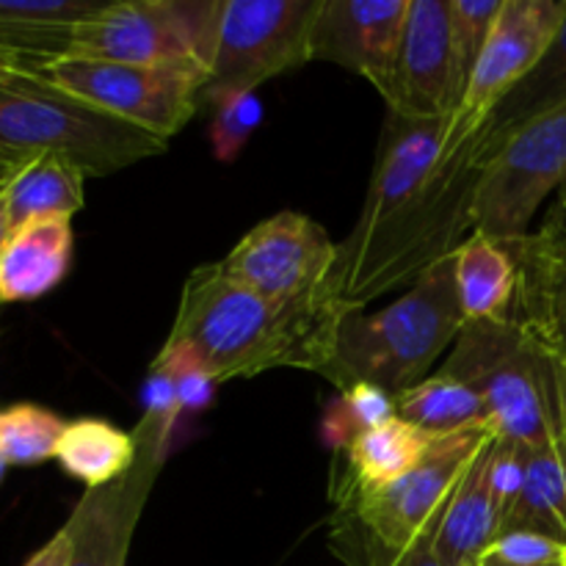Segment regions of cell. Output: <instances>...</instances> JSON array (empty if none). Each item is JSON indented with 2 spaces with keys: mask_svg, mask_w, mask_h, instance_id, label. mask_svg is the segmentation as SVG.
<instances>
[{
  "mask_svg": "<svg viewBox=\"0 0 566 566\" xmlns=\"http://www.w3.org/2000/svg\"><path fill=\"white\" fill-rule=\"evenodd\" d=\"M492 142V119L481 130H462L453 116L412 122L390 114L363 213L337 243L332 296L343 310L415 285L462 247Z\"/></svg>",
  "mask_w": 566,
  "mask_h": 566,
  "instance_id": "cell-1",
  "label": "cell"
},
{
  "mask_svg": "<svg viewBox=\"0 0 566 566\" xmlns=\"http://www.w3.org/2000/svg\"><path fill=\"white\" fill-rule=\"evenodd\" d=\"M346 313L332 298L282 307L227 276L221 263H208L182 285L166 343L188 348L216 385L276 368L321 374Z\"/></svg>",
  "mask_w": 566,
  "mask_h": 566,
  "instance_id": "cell-2",
  "label": "cell"
},
{
  "mask_svg": "<svg viewBox=\"0 0 566 566\" xmlns=\"http://www.w3.org/2000/svg\"><path fill=\"white\" fill-rule=\"evenodd\" d=\"M464 324L451 254L381 313L352 310L343 315L332 357L318 376L340 392L368 381L398 396L426 379L440 354L457 343Z\"/></svg>",
  "mask_w": 566,
  "mask_h": 566,
  "instance_id": "cell-3",
  "label": "cell"
},
{
  "mask_svg": "<svg viewBox=\"0 0 566 566\" xmlns=\"http://www.w3.org/2000/svg\"><path fill=\"white\" fill-rule=\"evenodd\" d=\"M164 138L111 116L25 66L0 72V149L59 155L86 177H108L166 153Z\"/></svg>",
  "mask_w": 566,
  "mask_h": 566,
  "instance_id": "cell-4",
  "label": "cell"
},
{
  "mask_svg": "<svg viewBox=\"0 0 566 566\" xmlns=\"http://www.w3.org/2000/svg\"><path fill=\"white\" fill-rule=\"evenodd\" d=\"M440 374L484 401L497 440L534 451L562 434L558 359L514 318L468 321Z\"/></svg>",
  "mask_w": 566,
  "mask_h": 566,
  "instance_id": "cell-5",
  "label": "cell"
},
{
  "mask_svg": "<svg viewBox=\"0 0 566 566\" xmlns=\"http://www.w3.org/2000/svg\"><path fill=\"white\" fill-rule=\"evenodd\" d=\"M224 0H111L70 33L81 59L142 66H182L210 77Z\"/></svg>",
  "mask_w": 566,
  "mask_h": 566,
  "instance_id": "cell-6",
  "label": "cell"
},
{
  "mask_svg": "<svg viewBox=\"0 0 566 566\" xmlns=\"http://www.w3.org/2000/svg\"><path fill=\"white\" fill-rule=\"evenodd\" d=\"M566 186V103L497 130L479 175L473 232L512 249L531 232L536 210Z\"/></svg>",
  "mask_w": 566,
  "mask_h": 566,
  "instance_id": "cell-7",
  "label": "cell"
},
{
  "mask_svg": "<svg viewBox=\"0 0 566 566\" xmlns=\"http://www.w3.org/2000/svg\"><path fill=\"white\" fill-rule=\"evenodd\" d=\"M25 70L164 142L191 122L208 86L205 72L182 66H142L81 55H64Z\"/></svg>",
  "mask_w": 566,
  "mask_h": 566,
  "instance_id": "cell-8",
  "label": "cell"
},
{
  "mask_svg": "<svg viewBox=\"0 0 566 566\" xmlns=\"http://www.w3.org/2000/svg\"><path fill=\"white\" fill-rule=\"evenodd\" d=\"M324 0H224L219 48L202 99L254 92L260 83L304 66Z\"/></svg>",
  "mask_w": 566,
  "mask_h": 566,
  "instance_id": "cell-9",
  "label": "cell"
},
{
  "mask_svg": "<svg viewBox=\"0 0 566 566\" xmlns=\"http://www.w3.org/2000/svg\"><path fill=\"white\" fill-rule=\"evenodd\" d=\"M492 437L495 434L490 429L437 437L429 457L396 484L359 490L346 475L335 486V497L346 501L381 542L392 547H409L437 534L442 514L451 506L464 475Z\"/></svg>",
  "mask_w": 566,
  "mask_h": 566,
  "instance_id": "cell-10",
  "label": "cell"
},
{
  "mask_svg": "<svg viewBox=\"0 0 566 566\" xmlns=\"http://www.w3.org/2000/svg\"><path fill=\"white\" fill-rule=\"evenodd\" d=\"M221 269L282 307L326 302L337 269V243L310 216L282 210L260 221L230 249Z\"/></svg>",
  "mask_w": 566,
  "mask_h": 566,
  "instance_id": "cell-11",
  "label": "cell"
},
{
  "mask_svg": "<svg viewBox=\"0 0 566 566\" xmlns=\"http://www.w3.org/2000/svg\"><path fill=\"white\" fill-rule=\"evenodd\" d=\"M175 418L144 412L136 429V462L122 479L86 490L66 520L72 553L66 566H127L138 520L147 509L166 457L171 451Z\"/></svg>",
  "mask_w": 566,
  "mask_h": 566,
  "instance_id": "cell-12",
  "label": "cell"
},
{
  "mask_svg": "<svg viewBox=\"0 0 566 566\" xmlns=\"http://www.w3.org/2000/svg\"><path fill=\"white\" fill-rule=\"evenodd\" d=\"M468 81L459 70L448 0H409L396 72L381 92L392 116L412 122L451 119Z\"/></svg>",
  "mask_w": 566,
  "mask_h": 566,
  "instance_id": "cell-13",
  "label": "cell"
},
{
  "mask_svg": "<svg viewBox=\"0 0 566 566\" xmlns=\"http://www.w3.org/2000/svg\"><path fill=\"white\" fill-rule=\"evenodd\" d=\"M564 17L566 0H503L457 111L459 127L481 130L492 119L497 105L545 59Z\"/></svg>",
  "mask_w": 566,
  "mask_h": 566,
  "instance_id": "cell-14",
  "label": "cell"
},
{
  "mask_svg": "<svg viewBox=\"0 0 566 566\" xmlns=\"http://www.w3.org/2000/svg\"><path fill=\"white\" fill-rule=\"evenodd\" d=\"M409 0H324L310 59L363 75L385 92L396 72Z\"/></svg>",
  "mask_w": 566,
  "mask_h": 566,
  "instance_id": "cell-15",
  "label": "cell"
},
{
  "mask_svg": "<svg viewBox=\"0 0 566 566\" xmlns=\"http://www.w3.org/2000/svg\"><path fill=\"white\" fill-rule=\"evenodd\" d=\"M517 260V298L512 318L566 363V186L545 224L512 247Z\"/></svg>",
  "mask_w": 566,
  "mask_h": 566,
  "instance_id": "cell-16",
  "label": "cell"
},
{
  "mask_svg": "<svg viewBox=\"0 0 566 566\" xmlns=\"http://www.w3.org/2000/svg\"><path fill=\"white\" fill-rule=\"evenodd\" d=\"M111 0H0V59L39 66L70 53V33Z\"/></svg>",
  "mask_w": 566,
  "mask_h": 566,
  "instance_id": "cell-17",
  "label": "cell"
},
{
  "mask_svg": "<svg viewBox=\"0 0 566 566\" xmlns=\"http://www.w3.org/2000/svg\"><path fill=\"white\" fill-rule=\"evenodd\" d=\"M492 437L464 475L434 534V553L446 566H481L503 531V509L490 481Z\"/></svg>",
  "mask_w": 566,
  "mask_h": 566,
  "instance_id": "cell-18",
  "label": "cell"
},
{
  "mask_svg": "<svg viewBox=\"0 0 566 566\" xmlns=\"http://www.w3.org/2000/svg\"><path fill=\"white\" fill-rule=\"evenodd\" d=\"M72 219L53 216L20 227L0 258V304L36 302L61 285L70 274Z\"/></svg>",
  "mask_w": 566,
  "mask_h": 566,
  "instance_id": "cell-19",
  "label": "cell"
},
{
  "mask_svg": "<svg viewBox=\"0 0 566 566\" xmlns=\"http://www.w3.org/2000/svg\"><path fill=\"white\" fill-rule=\"evenodd\" d=\"M459 304L468 321L512 318L517 298V260L512 249L484 235H470L453 252Z\"/></svg>",
  "mask_w": 566,
  "mask_h": 566,
  "instance_id": "cell-20",
  "label": "cell"
},
{
  "mask_svg": "<svg viewBox=\"0 0 566 566\" xmlns=\"http://www.w3.org/2000/svg\"><path fill=\"white\" fill-rule=\"evenodd\" d=\"M86 175L72 160L59 155H36L28 160L6 188L11 227L31 224L39 219L64 216L72 219L86 202Z\"/></svg>",
  "mask_w": 566,
  "mask_h": 566,
  "instance_id": "cell-21",
  "label": "cell"
},
{
  "mask_svg": "<svg viewBox=\"0 0 566 566\" xmlns=\"http://www.w3.org/2000/svg\"><path fill=\"white\" fill-rule=\"evenodd\" d=\"M437 437L396 418L379 429L363 431L346 446V475L359 490H379L412 473Z\"/></svg>",
  "mask_w": 566,
  "mask_h": 566,
  "instance_id": "cell-22",
  "label": "cell"
},
{
  "mask_svg": "<svg viewBox=\"0 0 566 566\" xmlns=\"http://www.w3.org/2000/svg\"><path fill=\"white\" fill-rule=\"evenodd\" d=\"M534 531L566 545V440L528 451L525 481L503 531Z\"/></svg>",
  "mask_w": 566,
  "mask_h": 566,
  "instance_id": "cell-23",
  "label": "cell"
},
{
  "mask_svg": "<svg viewBox=\"0 0 566 566\" xmlns=\"http://www.w3.org/2000/svg\"><path fill=\"white\" fill-rule=\"evenodd\" d=\"M136 437L119 431L108 420L81 418L66 423L55 462L66 475L86 484V490L122 479L136 462Z\"/></svg>",
  "mask_w": 566,
  "mask_h": 566,
  "instance_id": "cell-24",
  "label": "cell"
},
{
  "mask_svg": "<svg viewBox=\"0 0 566 566\" xmlns=\"http://www.w3.org/2000/svg\"><path fill=\"white\" fill-rule=\"evenodd\" d=\"M396 401L398 418L429 431L431 437H448L473 429L492 431L484 401L468 385L451 379V376H426L415 387L398 392Z\"/></svg>",
  "mask_w": 566,
  "mask_h": 566,
  "instance_id": "cell-25",
  "label": "cell"
},
{
  "mask_svg": "<svg viewBox=\"0 0 566 566\" xmlns=\"http://www.w3.org/2000/svg\"><path fill=\"white\" fill-rule=\"evenodd\" d=\"M335 506L326 545L343 566H446L434 553V536L409 547H392L381 542L346 501L335 497Z\"/></svg>",
  "mask_w": 566,
  "mask_h": 566,
  "instance_id": "cell-26",
  "label": "cell"
},
{
  "mask_svg": "<svg viewBox=\"0 0 566 566\" xmlns=\"http://www.w3.org/2000/svg\"><path fill=\"white\" fill-rule=\"evenodd\" d=\"M66 423L36 403H14L0 412V457L14 468H36L55 459Z\"/></svg>",
  "mask_w": 566,
  "mask_h": 566,
  "instance_id": "cell-27",
  "label": "cell"
},
{
  "mask_svg": "<svg viewBox=\"0 0 566 566\" xmlns=\"http://www.w3.org/2000/svg\"><path fill=\"white\" fill-rule=\"evenodd\" d=\"M566 103V17L562 22L556 42L551 44L545 59L539 61L534 72L497 105L492 114L497 130H509V127L520 125V122L531 119L536 114L556 108Z\"/></svg>",
  "mask_w": 566,
  "mask_h": 566,
  "instance_id": "cell-28",
  "label": "cell"
},
{
  "mask_svg": "<svg viewBox=\"0 0 566 566\" xmlns=\"http://www.w3.org/2000/svg\"><path fill=\"white\" fill-rule=\"evenodd\" d=\"M398 418V401L392 392L385 387L368 385V381H357V385L346 387L337 398L335 407L326 412L324 420V440L326 446L346 448L357 434L379 426L390 423Z\"/></svg>",
  "mask_w": 566,
  "mask_h": 566,
  "instance_id": "cell-29",
  "label": "cell"
},
{
  "mask_svg": "<svg viewBox=\"0 0 566 566\" xmlns=\"http://www.w3.org/2000/svg\"><path fill=\"white\" fill-rule=\"evenodd\" d=\"M210 144L221 164H232L263 122V103L254 92H235L213 99Z\"/></svg>",
  "mask_w": 566,
  "mask_h": 566,
  "instance_id": "cell-30",
  "label": "cell"
},
{
  "mask_svg": "<svg viewBox=\"0 0 566 566\" xmlns=\"http://www.w3.org/2000/svg\"><path fill=\"white\" fill-rule=\"evenodd\" d=\"M501 9L503 0H448L453 50H457L459 70L468 83L475 64H479V55L484 53V44Z\"/></svg>",
  "mask_w": 566,
  "mask_h": 566,
  "instance_id": "cell-31",
  "label": "cell"
},
{
  "mask_svg": "<svg viewBox=\"0 0 566 566\" xmlns=\"http://www.w3.org/2000/svg\"><path fill=\"white\" fill-rule=\"evenodd\" d=\"M490 556L512 566H564L566 545L534 531H506L495 539Z\"/></svg>",
  "mask_w": 566,
  "mask_h": 566,
  "instance_id": "cell-32",
  "label": "cell"
},
{
  "mask_svg": "<svg viewBox=\"0 0 566 566\" xmlns=\"http://www.w3.org/2000/svg\"><path fill=\"white\" fill-rule=\"evenodd\" d=\"M142 403H144V412L164 415V418L180 420L182 415L180 401H177L175 381H171V376L164 374V370L149 368V376L147 381H144V390H142Z\"/></svg>",
  "mask_w": 566,
  "mask_h": 566,
  "instance_id": "cell-33",
  "label": "cell"
},
{
  "mask_svg": "<svg viewBox=\"0 0 566 566\" xmlns=\"http://www.w3.org/2000/svg\"><path fill=\"white\" fill-rule=\"evenodd\" d=\"M70 553H72V542L70 534L64 528L53 536L44 547H39L31 558H28L22 566H66L70 562Z\"/></svg>",
  "mask_w": 566,
  "mask_h": 566,
  "instance_id": "cell-34",
  "label": "cell"
},
{
  "mask_svg": "<svg viewBox=\"0 0 566 566\" xmlns=\"http://www.w3.org/2000/svg\"><path fill=\"white\" fill-rule=\"evenodd\" d=\"M28 160L31 158H25V155H20V153L0 149V191H6V188H9V182L14 180L17 171H20Z\"/></svg>",
  "mask_w": 566,
  "mask_h": 566,
  "instance_id": "cell-35",
  "label": "cell"
},
{
  "mask_svg": "<svg viewBox=\"0 0 566 566\" xmlns=\"http://www.w3.org/2000/svg\"><path fill=\"white\" fill-rule=\"evenodd\" d=\"M11 235H14V227H11L9 216V199H6V191H0V258H3L6 247H9Z\"/></svg>",
  "mask_w": 566,
  "mask_h": 566,
  "instance_id": "cell-36",
  "label": "cell"
},
{
  "mask_svg": "<svg viewBox=\"0 0 566 566\" xmlns=\"http://www.w3.org/2000/svg\"><path fill=\"white\" fill-rule=\"evenodd\" d=\"M481 566H512V564H503V562H497V558H492V556H486L484 558V564ZM566 566V564H564Z\"/></svg>",
  "mask_w": 566,
  "mask_h": 566,
  "instance_id": "cell-37",
  "label": "cell"
},
{
  "mask_svg": "<svg viewBox=\"0 0 566 566\" xmlns=\"http://www.w3.org/2000/svg\"><path fill=\"white\" fill-rule=\"evenodd\" d=\"M11 66H17V64H11V61H6V59H0V72H6V70H11Z\"/></svg>",
  "mask_w": 566,
  "mask_h": 566,
  "instance_id": "cell-38",
  "label": "cell"
},
{
  "mask_svg": "<svg viewBox=\"0 0 566 566\" xmlns=\"http://www.w3.org/2000/svg\"><path fill=\"white\" fill-rule=\"evenodd\" d=\"M6 468H9V464H6V459L0 457V481H3V473H6Z\"/></svg>",
  "mask_w": 566,
  "mask_h": 566,
  "instance_id": "cell-39",
  "label": "cell"
}]
</instances>
